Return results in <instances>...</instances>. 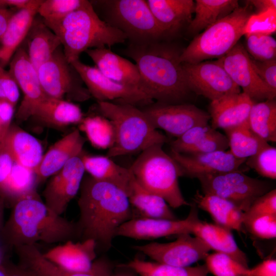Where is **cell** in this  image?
<instances>
[{
	"label": "cell",
	"mask_w": 276,
	"mask_h": 276,
	"mask_svg": "<svg viewBox=\"0 0 276 276\" xmlns=\"http://www.w3.org/2000/svg\"><path fill=\"white\" fill-rule=\"evenodd\" d=\"M153 126L177 138L193 127L208 124L210 114L193 104L153 102L139 107Z\"/></svg>",
	"instance_id": "11"
},
{
	"label": "cell",
	"mask_w": 276,
	"mask_h": 276,
	"mask_svg": "<svg viewBox=\"0 0 276 276\" xmlns=\"http://www.w3.org/2000/svg\"><path fill=\"white\" fill-rule=\"evenodd\" d=\"M264 215H276L275 189L258 198L244 213V220Z\"/></svg>",
	"instance_id": "47"
},
{
	"label": "cell",
	"mask_w": 276,
	"mask_h": 276,
	"mask_svg": "<svg viewBox=\"0 0 276 276\" xmlns=\"http://www.w3.org/2000/svg\"><path fill=\"white\" fill-rule=\"evenodd\" d=\"M246 164L260 175L276 179V148L268 144L256 154L247 158Z\"/></svg>",
	"instance_id": "42"
},
{
	"label": "cell",
	"mask_w": 276,
	"mask_h": 276,
	"mask_svg": "<svg viewBox=\"0 0 276 276\" xmlns=\"http://www.w3.org/2000/svg\"><path fill=\"white\" fill-rule=\"evenodd\" d=\"M251 64L262 80L276 93V59L259 61L250 57Z\"/></svg>",
	"instance_id": "49"
},
{
	"label": "cell",
	"mask_w": 276,
	"mask_h": 276,
	"mask_svg": "<svg viewBox=\"0 0 276 276\" xmlns=\"http://www.w3.org/2000/svg\"><path fill=\"white\" fill-rule=\"evenodd\" d=\"M79 130L83 131L95 147L109 149L113 145L114 134L110 122L101 115L84 118Z\"/></svg>",
	"instance_id": "39"
},
{
	"label": "cell",
	"mask_w": 276,
	"mask_h": 276,
	"mask_svg": "<svg viewBox=\"0 0 276 276\" xmlns=\"http://www.w3.org/2000/svg\"><path fill=\"white\" fill-rule=\"evenodd\" d=\"M81 155L70 160L55 174L43 191L44 202L58 215L65 212L80 191L85 171Z\"/></svg>",
	"instance_id": "18"
},
{
	"label": "cell",
	"mask_w": 276,
	"mask_h": 276,
	"mask_svg": "<svg viewBox=\"0 0 276 276\" xmlns=\"http://www.w3.org/2000/svg\"><path fill=\"white\" fill-rule=\"evenodd\" d=\"M97 244L91 239L75 242L68 240L56 246L44 257L63 270L72 272H89L95 267Z\"/></svg>",
	"instance_id": "20"
},
{
	"label": "cell",
	"mask_w": 276,
	"mask_h": 276,
	"mask_svg": "<svg viewBox=\"0 0 276 276\" xmlns=\"http://www.w3.org/2000/svg\"><path fill=\"white\" fill-rule=\"evenodd\" d=\"M14 163L11 153L2 141L0 143V193L1 194Z\"/></svg>",
	"instance_id": "50"
},
{
	"label": "cell",
	"mask_w": 276,
	"mask_h": 276,
	"mask_svg": "<svg viewBox=\"0 0 276 276\" xmlns=\"http://www.w3.org/2000/svg\"><path fill=\"white\" fill-rule=\"evenodd\" d=\"M3 141L15 163L35 172L43 155L36 137L17 125H11Z\"/></svg>",
	"instance_id": "28"
},
{
	"label": "cell",
	"mask_w": 276,
	"mask_h": 276,
	"mask_svg": "<svg viewBox=\"0 0 276 276\" xmlns=\"http://www.w3.org/2000/svg\"><path fill=\"white\" fill-rule=\"evenodd\" d=\"M148 5L166 39L176 36L192 19V0H147Z\"/></svg>",
	"instance_id": "22"
},
{
	"label": "cell",
	"mask_w": 276,
	"mask_h": 276,
	"mask_svg": "<svg viewBox=\"0 0 276 276\" xmlns=\"http://www.w3.org/2000/svg\"><path fill=\"white\" fill-rule=\"evenodd\" d=\"M85 0H45L40 5L37 14L44 21L61 19L79 8Z\"/></svg>",
	"instance_id": "43"
},
{
	"label": "cell",
	"mask_w": 276,
	"mask_h": 276,
	"mask_svg": "<svg viewBox=\"0 0 276 276\" xmlns=\"http://www.w3.org/2000/svg\"><path fill=\"white\" fill-rule=\"evenodd\" d=\"M165 40L129 43L124 53L134 61L145 92L153 101L184 103L191 91L180 61L183 49Z\"/></svg>",
	"instance_id": "2"
},
{
	"label": "cell",
	"mask_w": 276,
	"mask_h": 276,
	"mask_svg": "<svg viewBox=\"0 0 276 276\" xmlns=\"http://www.w3.org/2000/svg\"><path fill=\"white\" fill-rule=\"evenodd\" d=\"M85 139L76 129L57 141L43 155L35 171L37 184L54 175L73 158L83 153Z\"/></svg>",
	"instance_id": "23"
},
{
	"label": "cell",
	"mask_w": 276,
	"mask_h": 276,
	"mask_svg": "<svg viewBox=\"0 0 276 276\" xmlns=\"http://www.w3.org/2000/svg\"><path fill=\"white\" fill-rule=\"evenodd\" d=\"M169 154L179 166L182 176L191 178L240 170V166L246 160L235 157L229 150L181 154L171 149Z\"/></svg>",
	"instance_id": "19"
},
{
	"label": "cell",
	"mask_w": 276,
	"mask_h": 276,
	"mask_svg": "<svg viewBox=\"0 0 276 276\" xmlns=\"http://www.w3.org/2000/svg\"><path fill=\"white\" fill-rule=\"evenodd\" d=\"M102 20L123 32L129 43L167 40L146 0H101L90 2Z\"/></svg>",
	"instance_id": "8"
},
{
	"label": "cell",
	"mask_w": 276,
	"mask_h": 276,
	"mask_svg": "<svg viewBox=\"0 0 276 276\" xmlns=\"http://www.w3.org/2000/svg\"><path fill=\"white\" fill-rule=\"evenodd\" d=\"M85 52L104 75L117 82L137 88L147 94L135 64L107 48L89 49Z\"/></svg>",
	"instance_id": "21"
},
{
	"label": "cell",
	"mask_w": 276,
	"mask_h": 276,
	"mask_svg": "<svg viewBox=\"0 0 276 276\" xmlns=\"http://www.w3.org/2000/svg\"><path fill=\"white\" fill-rule=\"evenodd\" d=\"M204 260L209 272L214 276H247L248 268L225 254H209Z\"/></svg>",
	"instance_id": "40"
},
{
	"label": "cell",
	"mask_w": 276,
	"mask_h": 276,
	"mask_svg": "<svg viewBox=\"0 0 276 276\" xmlns=\"http://www.w3.org/2000/svg\"><path fill=\"white\" fill-rule=\"evenodd\" d=\"M248 123L252 131L265 141L275 142V100L254 102L250 109Z\"/></svg>",
	"instance_id": "36"
},
{
	"label": "cell",
	"mask_w": 276,
	"mask_h": 276,
	"mask_svg": "<svg viewBox=\"0 0 276 276\" xmlns=\"http://www.w3.org/2000/svg\"><path fill=\"white\" fill-rule=\"evenodd\" d=\"M19 89L10 73L0 65V100L15 106L19 98Z\"/></svg>",
	"instance_id": "48"
},
{
	"label": "cell",
	"mask_w": 276,
	"mask_h": 276,
	"mask_svg": "<svg viewBox=\"0 0 276 276\" xmlns=\"http://www.w3.org/2000/svg\"><path fill=\"white\" fill-rule=\"evenodd\" d=\"M133 248L156 262L177 267L190 266L205 260L211 250L202 240L189 233L178 235L176 240L170 242H154Z\"/></svg>",
	"instance_id": "12"
},
{
	"label": "cell",
	"mask_w": 276,
	"mask_h": 276,
	"mask_svg": "<svg viewBox=\"0 0 276 276\" xmlns=\"http://www.w3.org/2000/svg\"><path fill=\"white\" fill-rule=\"evenodd\" d=\"M182 64L186 81L191 91L202 95L211 101L241 93V89L217 60Z\"/></svg>",
	"instance_id": "14"
},
{
	"label": "cell",
	"mask_w": 276,
	"mask_h": 276,
	"mask_svg": "<svg viewBox=\"0 0 276 276\" xmlns=\"http://www.w3.org/2000/svg\"><path fill=\"white\" fill-rule=\"evenodd\" d=\"M6 261L4 259L3 254L0 249V266L3 265Z\"/></svg>",
	"instance_id": "60"
},
{
	"label": "cell",
	"mask_w": 276,
	"mask_h": 276,
	"mask_svg": "<svg viewBox=\"0 0 276 276\" xmlns=\"http://www.w3.org/2000/svg\"><path fill=\"white\" fill-rule=\"evenodd\" d=\"M5 135H6V133L4 132L1 127L0 126V143L4 139Z\"/></svg>",
	"instance_id": "59"
},
{
	"label": "cell",
	"mask_w": 276,
	"mask_h": 276,
	"mask_svg": "<svg viewBox=\"0 0 276 276\" xmlns=\"http://www.w3.org/2000/svg\"><path fill=\"white\" fill-rule=\"evenodd\" d=\"M247 276H276V260L268 258L252 268H248Z\"/></svg>",
	"instance_id": "52"
},
{
	"label": "cell",
	"mask_w": 276,
	"mask_h": 276,
	"mask_svg": "<svg viewBox=\"0 0 276 276\" xmlns=\"http://www.w3.org/2000/svg\"><path fill=\"white\" fill-rule=\"evenodd\" d=\"M34 0H0V9H9L8 7L20 9L31 5Z\"/></svg>",
	"instance_id": "55"
},
{
	"label": "cell",
	"mask_w": 276,
	"mask_h": 276,
	"mask_svg": "<svg viewBox=\"0 0 276 276\" xmlns=\"http://www.w3.org/2000/svg\"><path fill=\"white\" fill-rule=\"evenodd\" d=\"M254 102L243 92L225 96L211 101L210 112L214 129L225 130L248 121Z\"/></svg>",
	"instance_id": "24"
},
{
	"label": "cell",
	"mask_w": 276,
	"mask_h": 276,
	"mask_svg": "<svg viewBox=\"0 0 276 276\" xmlns=\"http://www.w3.org/2000/svg\"><path fill=\"white\" fill-rule=\"evenodd\" d=\"M78 237L76 224L49 209L36 191L16 200L0 231V239L9 249L64 243Z\"/></svg>",
	"instance_id": "3"
},
{
	"label": "cell",
	"mask_w": 276,
	"mask_h": 276,
	"mask_svg": "<svg viewBox=\"0 0 276 276\" xmlns=\"http://www.w3.org/2000/svg\"><path fill=\"white\" fill-rule=\"evenodd\" d=\"M127 195L130 205L135 208L142 217L177 219L167 202L142 187L133 175Z\"/></svg>",
	"instance_id": "33"
},
{
	"label": "cell",
	"mask_w": 276,
	"mask_h": 276,
	"mask_svg": "<svg viewBox=\"0 0 276 276\" xmlns=\"http://www.w3.org/2000/svg\"><path fill=\"white\" fill-rule=\"evenodd\" d=\"M252 14L249 5L239 6L206 28L183 49L180 62L197 63L225 55L245 34L246 23Z\"/></svg>",
	"instance_id": "7"
},
{
	"label": "cell",
	"mask_w": 276,
	"mask_h": 276,
	"mask_svg": "<svg viewBox=\"0 0 276 276\" xmlns=\"http://www.w3.org/2000/svg\"><path fill=\"white\" fill-rule=\"evenodd\" d=\"M191 234L202 240L211 250L225 254L249 268L248 258L238 246L231 229L198 219L193 226Z\"/></svg>",
	"instance_id": "27"
},
{
	"label": "cell",
	"mask_w": 276,
	"mask_h": 276,
	"mask_svg": "<svg viewBox=\"0 0 276 276\" xmlns=\"http://www.w3.org/2000/svg\"><path fill=\"white\" fill-rule=\"evenodd\" d=\"M14 12L10 9H0V43L8 22Z\"/></svg>",
	"instance_id": "56"
},
{
	"label": "cell",
	"mask_w": 276,
	"mask_h": 276,
	"mask_svg": "<svg viewBox=\"0 0 276 276\" xmlns=\"http://www.w3.org/2000/svg\"><path fill=\"white\" fill-rule=\"evenodd\" d=\"M228 148L226 136L209 124L193 127L171 142V149L181 154L226 151Z\"/></svg>",
	"instance_id": "25"
},
{
	"label": "cell",
	"mask_w": 276,
	"mask_h": 276,
	"mask_svg": "<svg viewBox=\"0 0 276 276\" xmlns=\"http://www.w3.org/2000/svg\"><path fill=\"white\" fill-rule=\"evenodd\" d=\"M0 276H8L7 262L0 266Z\"/></svg>",
	"instance_id": "58"
},
{
	"label": "cell",
	"mask_w": 276,
	"mask_h": 276,
	"mask_svg": "<svg viewBox=\"0 0 276 276\" xmlns=\"http://www.w3.org/2000/svg\"><path fill=\"white\" fill-rule=\"evenodd\" d=\"M163 146L156 144L146 149L129 168L142 187L163 198L170 207L189 205L179 186L178 178L182 176L180 167Z\"/></svg>",
	"instance_id": "6"
},
{
	"label": "cell",
	"mask_w": 276,
	"mask_h": 276,
	"mask_svg": "<svg viewBox=\"0 0 276 276\" xmlns=\"http://www.w3.org/2000/svg\"><path fill=\"white\" fill-rule=\"evenodd\" d=\"M9 72L23 93V98L15 114L17 121L32 117L39 104L47 97L41 87L37 70L27 51L19 47L10 61Z\"/></svg>",
	"instance_id": "16"
},
{
	"label": "cell",
	"mask_w": 276,
	"mask_h": 276,
	"mask_svg": "<svg viewBox=\"0 0 276 276\" xmlns=\"http://www.w3.org/2000/svg\"><path fill=\"white\" fill-rule=\"evenodd\" d=\"M120 266L133 270L139 276H208L209 273L205 264L194 267H177L138 258Z\"/></svg>",
	"instance_id": "37"
},
{
	"label": "cell",
	"mask_w": 276,
	"mask_h": 276,
	"mask_svg": "<svg viewBox=\"0 0 276 276\" xmlns=\"http://www.w3.org/2000/svg\"><path fill=\"white\" fill-rule=\"evenodd\" d=\"M196 178L203 194L225 199L244 213L258 198L273 189L270 182L248 176L241 170L202 175Z\"/></svg>",
	"instance_id": "9"
},
{
	"label": "cell",
	"mask_w": 276,
	"mask_h": 276,
	"mask_svg": "<svg viewBox=\"0 0 276 276\" xmlns=\"http://www.w3.org/2000/svg\"><path fill=\"white\" fill-rule=\"evenodd\" d=\"M71 64L85 84L90 95L98 101L125 103L140 107L153 101L142 90L117 82L104 75L96 66L85 64L79 59Z\"/></svg>",
	"instance_id": "13"
},
{
	"label": "cell",
	"mask_w": 276,
	"mask_h": 276,
	"mask_svg": "<svg viewBox=\"0 0 276 276\" xmlns=\"http://www.w3.org/2000/svg\"><path fill=\"white\" fill-rule=\"evenodd\" d=\"M41 123L54 127L80 124L83 114L80 107L69 101L47 97L33 116Z\"/></svg>",
	"instance_id": "31"
},
{
	"label": "cell",
	"mask_w": 276,
	"mask_h": 276,
	"mask_svg": "<svg viewBox=\"0 0 276 276\" xmlns=\"http://www.w3.org/2000/svg\"><path fill=\"white\" fill-rule=\"evenodd\" d=\"M239 7L236 0H196L195 16L187 27L189 34L195 35L231 13Z\"/></svg>",
	"instance_id": "34"
},
{
	"label": "cell",
	"mask_w": 276,
	"mask_h": 276,
	"mask_svg": "<svg viewBox=\"0 0 276 276\" xmlns=\"http://www.w3.org/2000/svg\"><path fill=\"white\" fill-rule=\"evenodd\" d=\"M42 0H34L27 7L18 9L11 17L0 43V65L4 67L26 39Z\"/></svg>",
	"instance_id": "26"
},
{
	"label": "cell",
	"mask_w": 276,
	"mask_h": 276,
	"mask_svg": "<svg viewBox=\"0 0 276 276\" xmlns=\"http://www.w3.org/2000/svg\"><path fill=\"white\" fill-rule=\"evenodd\" d=\"M187 217L182 220L139 217L131 218L122 224L116 232V236L139 240H148L178 235L191 232L199 219L195 203L191 205Z\"/></svg>",
	"instance_id": "17"
},
{
	"label": "cell",
	"mask_w": 276,
	"mask_h": 276,
	"mask_svg": "<svg viewBox=\"0 0 276 276\" xmlns=\"http://www.w3.org/2000/svg\"><path fill=\"white\" fill-rule=\"evenodd\" d=\"M101 116L111 123L114 140L106 156H116L141 153L156 144L164 145L167 137L156 129L141 109L135 105L109 101H98Z\"/></svg>",
	"instance_id": "5"
},
{
	"label": "cell",
	"mask_w": 276,
	"mask_h": 276,
	"mask_svg": "<svg viewBox=\"0 0 276 276\" xmlns=\"http://www.w3.org/2000/svg\"><path fill=\"white\" fill-rule=\"evenodd\" d=\"M246 41V51L252 58L259 61L275 59L276 40L271 35L261 33L244 35Z\"/></svg>",
	"instance_id": "41"
},
{
	"label": "cell",
	"mask_w": 276,
	"mask_h": 276,
	"mask_svg": "<svg viewBox=\"0 0 276 276\" xmlns=\"http://www.w3.org/2000/svg\"><path fill=\"white\" fill-rule=\"evenodd\" d=\"M43 21L59 38L70 63L79 59L80 55L87 50L109 49L127 40L123 32L103 20L86 0L79 8L61 19Z\"/></svg>",
	"instance_id": "4"
},
{
	"label": "cell",
	"mask_w": 276,
	"mask_h": 276,
	"mask_svg": "<svg viewBox=\"0 0 276 276\" xmlns=\"http://www.w3.org/2000/svg\"><path fill=\"white\" fill-rule=\"evenodd\" d=\"M193 200L196 206L208 213L215 223L239 232L243 231L244 213L231 202L220 197L200 194Z\"/></svg>",
	"instance_id": "30"
},
{
	"label": "cell",
	"mask_w": 276,
	"mask_h": 276,
	"mask_svg": "<svg viewBox=\"0 0 276 276\" xmlns=\"http://www.w3.org/2000/svg\"><path fill=\"white\" fill-rule=\"evenodd\" d=\"M39 269L47 276H108L107 265L102 262H95L94 271L89 272H72L65 271L41 257L38 261Z\"/></svg>",
	"instance_id": "46"
},
{
	"label": "cell",
	"mask_w": 276,
	"mask_h": 276,
	"mask_svg": "<svg viewBox=\"0 0 276 276\" xmlns=\"http://www.w3.org/2000/svg\"><path fill=\"white\" fill-rule=\"evenodd\" d=\"M233 82L254 102L274 99L272 91L259 77L251 64L250 56L238 42L225 55L217 59Z\"/></svg>",
	"instance_id": "15"
},
{
	"label": "cell",
	"mask_w": 276,
	"mask_h": 276,
	"mask_svg": "<svg viewBox=\"0 0 276 276\" xmlns=\"http://www.w3.org/2000/svg\"><path fill=\"white\" fill-rule=\"evenodd\" d=\"M39 81L47 97L82 101L89 98L87 89L79 83L76 71L66 60L61 47L37 69Z\"/></svg>",
	"instance_id": "10"
},
{
	"label": "cell",
	"mask_w": 276,
	"mask_h": 276,
	"mask_svg": "<svg viewBox=\"0 0 276 276\" xmlns=\"http://www.w3.org/2000/svg\"><path fill=\"white\" fill-rule=\"evenodd\" d=\"M35 172L14 163L2 194L13 204L18 199L36 191Z\"/></svg>",
	"instance_id": "38"
},
{
	"label": "cell",
	"mask_w": 276,
	"mask_h": 276,
	"mask_svg": "<svg viewBox=\"0 0 276 276\" xmlns=\"http://www.w3.org/2000/svg\"><path fill=\"white\" fill-rule=\"evenodd\" d=\"M5 198L4 196L0 193V231L2 228L4 222V211L5 204Z\"/></svg>",
	"instance_id": "57"
},
{
	"label": "cell",
	"mask_w": 276,
	"mask_h": 276,
	"mask_svg": "<svg viewBox=\"0 0 276 276\" xmlns=\"http://www.w3.org/2000/svg\"><path fill=\"white\" fill-rule=\"evenodd\" d=\"M8 276H46L30 264L19 260L17 264L7 262Z\"/></svg>",
	"instance_id": "51"
},
{
	"label": "cell",
	"mask_w": 276,
	"mask_h": 276,
	"mask_svg": "<svg viewBox=\"0 0 276 276\" xmlns=\"http://www.w3.org/2000/svg\"><path fill=\"white\" fill-rule=\"evenodd\" d=\"M246 5L255 8V14L266 12L269 10H276L275 0H252L246 1Z\"/></svg>",
	"instance_id": "54"
},
{
	"label": "cell",
	"mask_w": 276,
	"mask_h": 276,
	"mask_svg": "<svg viewBox=\"0 0 276 276\" xmlns=\"http://www.w3.org/2000/svg\"><path fill=\"white\" fill-rule=\"evenodd\" d=\"M224 131L228 140L229 151L237 158L247 159L268 144L252 131L248 121Z\"/></svg>",
	"instance_id": "35"
},
{
	"label": "cell",
	"mask_w": 276,
	"mask_h": 276,
	"mask_svg": "<svg viewBox=\"0 0 276 276\" xmlns=\"http://www.w3.org/2000/svg\"><path fill=\"white\" fill-rule=\"evenodd\" d=\"M254 236L263 239L276 237V215H264L243 220V227Z\"/></svg>",
	"instance_id": "44"
},
{
	"label": "cell",
	"mask_w": 276,
	"mask_h": 276,
	"mask_svg": "<svg viewBox=\"0 0 276 276\" xmlns=\"http://www.w3.org/2000/svg\"><path fill=\"white\" fill-rule=\"evenodd\" d=\"M80 192V215L76 223L78 237L94 240L97 248H108L119 227L131 218L127 194L117 186L90 176L83 178Z\"/></svg>",
	"instance_id": "1"
},
{
	"label": "cell",
	"mask_w": 276,
	"mask_h": 276,
	"mask_svg": "<svg viewBox=\"0 0 276 276\" xmlns=\"http://www.w3.org/2000/svg\"><path fill=\"white\" fill-rule=\"evenodd\" d=\"M275 27L276 10H269L259 14L252 13L246 23L245 34L261 33L271 35L275 31Z\"/></svg>",
	"instance_id": "45"
},
{
	"label": "cell",
	"mask_w": 276,
	"mask_h": 276,
	"mask_svg": "<svg viewBox=\"0 0 276 276\" xmlns=\"http://www.w3.org/2000/svg\"><path fill=\"white\" fill-rule=\"evenodd\" d=\"M81 158L85 171L89 176L96 179L112 183L127 194L132 175L129 168L119 165L106 155L82 153Z\"/></svg>",
	"instance_id": "32"
},
{
	"label": "cell",
	"mask_w": 276,
	"mask_h": 276,
	"mask_svg": "<svg viewBox=\"0 0 276 276\" xmlns=\"http://www.w3.org/2000/svg\"><path fill=\"white\" fill-rule=\"evenodd\" d=\"M26 39L28 57L37 70L61 47L59 38L39 15L35 17Z\"/></svg>",
	"instance_id": "29"
},
{
	"label": "cell",
	"mask_w": 276,
	"mask_h": 276,
	"mask_svg": "<svg viewBox=\"0 0 276 276\" xmlns=\"http://www.w3.org/2000/svg\"><path fill=\"white\" fill-rule=\"evenodd\" d=\"M15 107L7 101L0 100V126L6 134L11 125Z\"/></svg>",
	"instance_id": "53"
}]
</instances>
